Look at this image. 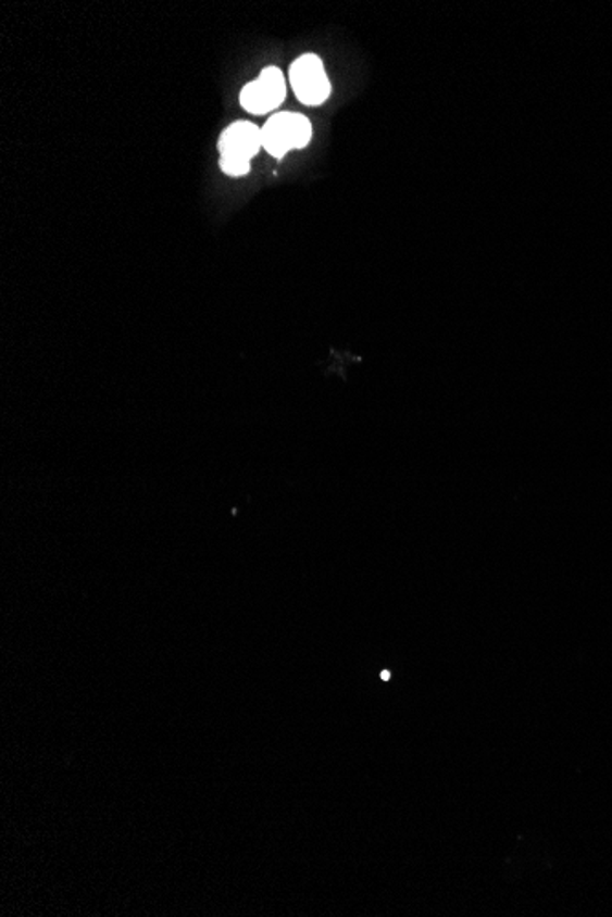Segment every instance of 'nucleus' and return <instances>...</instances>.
I'll list each match as a JSON object with an SVG mask.
<instances>
[{"label":"nucleus","mask_w":612,"mask_h":917,"mask_svg":"<svg viewBox=\"0 0 612 917\" xmlns=\"http://www.w3.org/2000/svg\"><path fill=\"white\" fill-rule=\"evenodd\" d=\"M221 168L228 176H245L250 173V162L240 158H221Z\"/></svg>","instance_id":"5"},{"label":"nucleus","mask_w":612,"mask_h":917,"mask_svg":"<svg viewBox=\"0 0 612 917\" xmlns=\"http://www.w3.org/2000/svg\"><path fill=\"white\" fill-rule=\"evenodd\" d=\"M261 149H263L261 127L250 122L232 123L222 133L221 141H218L221 158H240L250 162Z\"/></svg>","instance_id":"4"},{"label":"nucleus","mask_w":612,"mask_h":917,"mask_svg":"<svg viewBox=\"0 0 612 917\" xmlns=\"http://www.w3.org/2000/svg\"><path fill=\"white\" fill-rule=\"evenodd\" d=\"M290 85L299 101L307 106H320L330 98L327 72L315 53H304L290 66Z\"/></svg>","instance_id":"2"},{"label":"nucleus","mask_w":612,"mask_h":917,"mask_svg":"<svg viewBox=\"0 0 612 917\" xmlns=\"http://www.w3.org/2000/svg\"><path fill=\"white\" fill-rule=\"evenodd\" d=\"M286 98V79L277 66H268L255 81L246 85L240 92V105L251 114H268L279 109Z\"/></svg>","instance_id":"3"},{"label":"nucleus","mask_w":612,"mask_h":917,"mask_svg":"<svg viewBox=\"0 0 612 917\" xmlns=\"http://www.w3.org/2000/svg\"><path fill=\"white\" fill-rule=\"evenodd\" d=\"M263 149L270 156L285 158L290 151L304 149L312 140V123L296 112H279L261 128Z\"/></svg>","instance_id":"1"}]
</instances>
